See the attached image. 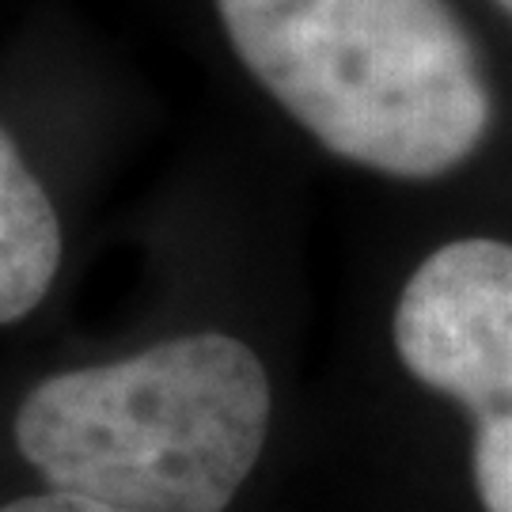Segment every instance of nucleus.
I'll return each instance as SVG.
<instances>
[{"mask_svg": "<svg viewBox=\"0 0 512 512\" xmlns=\"http://www.w3.org/2000/svg\"><path fill=\"white\" fill-rule=\"evenodd\" d=\"M61 262V224L46 190L0 129V323L42 304Z\"/></svg>", "mask_w": 512, "mask_h": 512, "instance_id": "4", "label": "nucleus"}, {"mask_svg": "<svg viewBox=\"0 0 512 512\" xmlns=\"http://www.w3.org/2000/svg\"><path fill=\"white\" fill-rule=\"evenodd\" d=\"M0 512H126V509H114V505H103V501H95V497H84V494L50 490V494L8 501V505H0Z\"/></svg>", "mask_w": 512, "mask_h": 512, "instance_id": "6", "label": "nucleus"}, {"mask_svg": "<svg viewBox=\"0 0 512 512\" xmlns=\"http://www.w3.org/2000/svg\"><path fill=\"white\" fill-rule=\"evenodd\" d=\"M497 4H501V8H505V12L512 16V0H497Z\"/></svg>", "mask_w": 512, "mask_h": 512, "instance_id": "7", "label": "nucleus"}, {"mask_svg": "<svg viewBox=\"0 0 512 512\" xmlns=\"http://www.w3.org/2000/svg\"><path fill=\"white\" fill-rule=\"evenodd\" d=\"M475 490L486 512H512V410L478 421Z\"/></svg>", "mask_w": 512, "mask_h": 512, "instance_id": "5", "label": "nucleus"}, {"mask_svg": "<svg viewBox=\"0 0 512 512\" xmlns=\"http://www.w3.org/2000/svg\"><path fill=\"white\" fill-rule=\"evenodd\" d=\"M395 349L418 384L475 421L512 410V243L456 239L421 262L395 308Z\"/></svg>", "mask_w": 512, "mask_h": 512, "instance_id": "3", "label": "nucleus"}, {"mask_svg": "<svg viewBox=\"0 0 512 512\" xmlns=\"http://www.w3.org/2000/svg\"><path fill=\"white\" fill-rule=\"evenodd\" d=\"M266 429L262 361L209 330L42 380L19 406L16 444L65 494L126 512H224Z\"/></svg>", "mask_w": 512, "mask_h": 512, "instance_id": "2", "label": "nucleus"}, {"mask_svg": "<svg viewBox=\"0 0 512 512\" xmlns=\"http://www.w3.org/2000/svg\"><path fill=\"white\" fill-rule=\"evenodd\" d=\"M232 50L334 156L437 179L486 141L482 61L448 0H217Z\"/></svg>", "mask_w": 512, "mask_h": 512, "instance_id": "1", "label": "nucleus"}]
</instances>
